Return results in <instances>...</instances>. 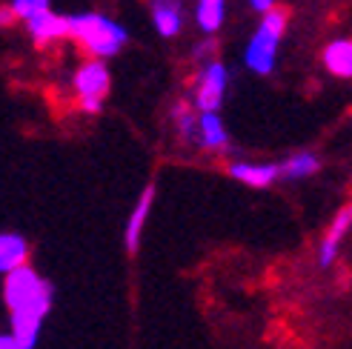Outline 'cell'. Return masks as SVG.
<instances>
[{"label":"cell","mask_w":352,"mask_h":349,"mask_svg":"<svg viewBox=\"0 0 352 349\" xmlns=\"http://www.w3.org/2000/svg\"><path fill=\"white\" fill-rule=\"evenodd\" d=\"M3 298L9 306V333L23 349H34L43 318L52 309V286L32 267H17L6 275Z\"/></svg>","instance_id":"obj_1"},{"label":"cell","mask_w":352,"mask_h":349,"mask_svg":"<svg viewBox=\"0 0 352 349\" xmlns=\"http://www.w3.org/2000/svg\"><path fill=\"white\" fill-rule=\"evenodd\" d=\"M72 21V38L95 58H112L126 43V29L118 26L112 17L98 14V12H83V14H69Z\"/></svg>","instance_id":"obj_2"},{"label":"cell","mask_w":352,"mask_h":349,"mask_svg":"<svg viewBox=\"0 0 352 349\" xmlns=\"http://www.w3.org/2000/svg\"><path fill=\"white\" fill-rule=\"evenodd\" d=\"M284 29H287V12L284 9H270L263 14V21L250 38V43H246V55H243L246 66H250L255 75H270L275 69L278 43L284 38Z\"/></svg>","instance_id":"obj_3"},{"label":"cell","mask_w":352,"mask_h":349,"mask_svg":"<svg viewBox=\"0 0 352 349\" xmlns=\"http://www.w3.org/2000/svg\"><path fill=\"white\" fill-rule=\"evenodd\" d=\"M223 95H226V66L218 60H209L195 83V106L201 112H218Z\"/></svg>","instance_id":"obj_4"},{"label":"cell","mask_w":352,"mask_h":349,"mask_svg":"<svg viewBox=\"0 0 352 349\" xmlns=\"http://www.w3.org/2000/svg\"><path fill=\"white\" fill-rule=\"evenodd\" d=\"M29 34L38 43H49V41H60V38H72V21L66 14H55L52 9H43L38 14H32L26 21Z\"/></svg>","instance_id":"obj_5"},{"label":"cell","mask_w":352,"mask_h":349,"mask_svg":"<svg viewBox=\"0 0 352 349\" xmlns=\"http://www.w3.org/2000/svg\"><path fill=\"white\" fill-rule=\"evenodd\" d=\"M75 92L78 98H100L109 92V69L103 66L100 58L83 63L75 75Z\"/></svg>","instance_id":"obj_6"},{"label":"cell","mask_w":352,"mask_h":349,"mask_svg":"<svg viewBox=\"0 0 352 349\" xmlns=\"http://www.w3.org/2000/svg\"><path fill=\"white\" fill-rule=\"evenodd\" d=\"M149 12H152V23L161 38H175L184 26V9L181 0H149Z\"/></svg>","instance_id":"obj_7"},{"label":"cell","mask_w":352,"mask_h":349,"mask_svg":"<svg viewBox=\"0 0 352 349\" xmlns=\"http://www.w3.org/2000/svg\"><path fill=\"white\" fill-rule=\"evenodd\" d=\"M349 229H352V203H346L341 212L332 218V223H329L327 238H324V243H321V255H318V264H321V267H329L332 260H336L338 247H341V240H344V235H346Z\"/></svg>","instance_id":"obj_8"},{"label":"cell","mask_w":352,"mask_h":349,"mask_svg":"<svg viewBox=\"0 0 352 349\" xmlns=\"http://www.w3.org/2000/svg\"><path fill=\"white\" fill-rule=\"evenodd\" d=\"M152 201H155V186H146L144 195H140L138 206L132 209V215L126 221V229H123V243H126V252H138V243H140V232H144V223L149 218V209H152Z\"/></svg>","instance_id":"obj_9"},{"label":"cell","mask_w":352,"mask_h":349,"mask_svg":"<svg viewBox=\"0 0 352 349\" xmlns=\"http://www.w3.org/2000/svg\"><path fill=\"white\" fill-rule=\"evenodd\" d=\"M230 174L246 186L267 189L280 178V166H275V164H232Z\"/></svg>","instance_id":"obj_10"},{"label":"cell","mask_w":352,"mask_h":349,"mask_svg":"<svg viewBox=\"0 0 352 349\" xmlns=\"http://www.w3.org/2000/svg\"><path fill=\"white\" fill-rule=\"evenodd\" d=\"M26 258H29V247L21 235H14V232L0 235V272L9 275L12 269L23 267Z\"/></svg>","instance_id":"obj_11"},{"label":"cell","mask_w":352,"mask_h":349,"mask_svg":"<svg viewBox=\"0 0 352 349\" xmlns=\"http://www.w3.org/2000/svg\"><path fill=\"white\" fill-rule=\"evenodd\" d=\"M324 66L336 78H352V41H332L324 49Z\"/></svg>","instance_id":"obj_12"},{"label":"cell","mask_w":352,"mask_h":349,"mask_svg":"<svg viewBox=\"0 0 352 349\" xmlns=\"http://www.w3.org/2000/svg\"><path fill=\"white\" fill-rule=\"evenodd\" d=\"M198 137L206 149H223L230 144V135L223 129V120L218 117V112H201L198 117Z\"/></svg>","instance_id":"obj_13"},{"label":"cell","mask_w":352,"mask_h":349,"mask_svg":"<svg viewBox=\"0 0 352 349\" xmlns=\"http://www.w3.org/2000/svg\"><path fill=\"white\" fill-rule=\"evenodd\" d=\"M223 14H226V0H198V6H195L198 29L206 34H215L221 29Z\"/></svg>","instance_id":"obj_14"},{"label":"cell","mask_w":352,"mask_h":349,"mask_svg":"<svg viewBox=\"0 0 352 349\" xmlns=\"http://www.w3.org/2000/svg\"><path fill=\"white\" fill-rule=\"evenodd\" d=\"M321 169V161L315 158L312 152H298L287 164H280V174L289 181H298V178H307V174H315Z\"/></svg>","instance_id":"obj_15"},{"label":"cell","mask_w":352,"mask_h":349,"mask_svg":"<svg viewBox=\"0 0 352 349\" xmlns=\"http://www.w3.org/2000/svg\"><path fill=\"white\" fill-rule=\"evenodd\" d=\"M43 9H49V0H12V14L21 17V21H29L32 14Z\"/></svg>","instance_id":"obj_16"},{"label":"cell","mask_w":352,"mask_h":349,"mask_svg":"<svg viewBox=\"0 0 352 349\" xmlns=\"http://www.w3.org/2000/svg\"><path fill=\"white\" fill-rule=\"evenodd\" d=\"M175 120H178V129H181L184 137H192V135L198 132V120L192 117L189 106H184V103H178V106H175Z\"/></svg>","instance_id":"obj_17"},{"label":"cell","mask_w":352,"mask_h":349,"mask_svg":"<svg viewBox=\"0 0 352 349\" xmlns=\"http://www.w3.org/2000/svg\"><path fill=\"white\" fill-rule=\"evenodd\" d=\"M100 106H103L100 98H80V109H83V112L95 115V112H100Z\"/></svg>","instance_id":"obj_18"},{"label":"cell","mask_w":352,"mask_h":349,"mask_svg":"<svg viewBox=\"0 0 352 349\" xmlns=\"http://www.w3.org/2000/svg\"><path fill=\"white\" fill-rule=\"evenodd\" d=\"M250 6L255 12H261V14H267L270 9H275V0H250Z\"/></svg>","instance_id":"obj_19"},{"label":"cell","mask_w":352,"mask_h":349,"mask_svg":"<svg viewBox=\"0 0 352 349\" xmlns=\"http://www.w3.org/2000/svg\"><path fill=\"white\" fill-rule=\"evenodd\" d=\"M0 349H23V346L17 344V341H14V335L9 333V335H3V338H0Z\"/></svg>","instance_id":"obj_20"}]
</instances>
